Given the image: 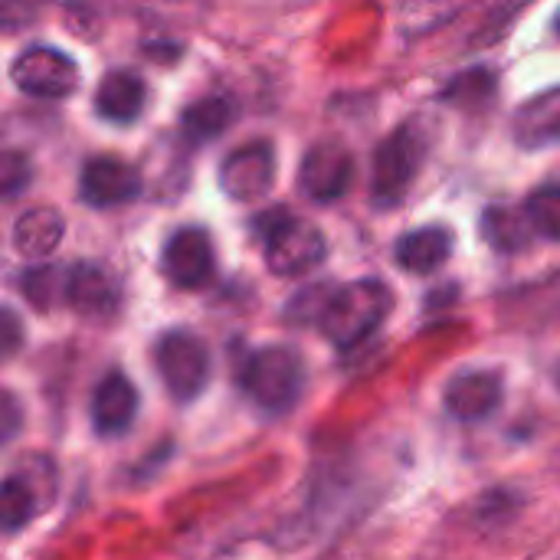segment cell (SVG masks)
<instances>
[{
    "label": "cell",
    "instance_id": "cell-1",
    "mask_svg": "<svg viewBox=\"0 0 560 560\" xmlns=\"http://www.w3.org/2000/svg\"><path fill=\"white\" fill-rule=\"evenodd\" d=\"M394 295L381 279H358L341 289H328L325 305L315 318L322 335L338 348H358L390 315Z\"/></svg>",
    "mask_w": 560,
    "mask_h": 560
},
{
    "label": "cell",
    "instance_id": "cell-2",
    "mask_svg": "<svg viewBox=\"0 0 560 560\" xmlns=\"http://www.w3.org/2000/svg\"><path fill=\"white\" fill-rule=\"evenodd\" d=\"M240 390L262 410V413H289L302 390H305V364L299 351L285 345H269L243 358L240 364Z\"/></svg>",
    "mask_w": 560,
    "mask_h": 560
},
{
    "label": "cell",
    "instance_id": "cell-3",
    "mask_svg": "<svg viewBox=\"0 0 560 560\" xmlns=\"http://www.w3.org/2000/svg\"><path fill=\"white\" fill-rule=\"evenodd\" d=\"M256 230L262 236L269 269L285 279L312 272L328 253L322 230L308 220L292 217L285 207H272L269 213H262L256 220Z\"/></svg>",
    "mask_w": 560,
    "mask_h": 560
},
{
    "label": "cell",
    "instance_id": "cell-4",
    "mask_svg": "<svg viewBox=\"0 0 560 560\" xmlns=\"http://www.w3.org/2000/svg\"><path fill=\"white\" fill-rule=\"evenodd\" d=\"M427 148H430L427 131L413 121L400 125L381 141L374 154V180H371V200L381 210L397 207L410 194L413 180L427 164Z\"/></svg>",
    "mask_w": 560,
    "mask_h": 560
},
{
    "label": "cell",
    "instance_id": "cell-5",
    "mask_svg": "<svg viewBox=\"0 0 560 560\" xmlns=\"http://www.w3.org/2000/svg\"><path fill=\"white\" fill-rule=\"evenodd\" d=\"M154 364L167 394L180 404L197 400L210 384V351L187 328H171L158 338Z\"/></svg>",
    "mask_w": 560,
    "mask_h": 560
},
{
    "label": "cell",
    "instance_id": "cell-6",
    "mask_svg": "<svg viewBox=\"0 0 560 560\" xmlns=\"http://www.w3.org/2000/svg\"><path fill=\"white\" fill-rule=\"evenodd\" d=\"M10 79L23 95L66 98L79 85V66L69 52H62L56 46H30L13 59Z\"/></svg>",
    "mask_w": 560,
    "mask_h": 560
},
{
    "label": "cell",
    "instance_id": "cell-7",
    "mask_svg": "<svg viewBox=\"0 0 560 560\" xmlns=\"http://www.w3.org/2000/svg\"><path fill=\"white\" fill-rule=\"evenodd\" d=\"M354 184V158L341 141H318L299 167V187L315 203L341 200Z\"/></svg>",
    "mask_w": 560,
    "mask_h": 560
},
{
    "label": "cell",
    "instance_id": "cell-8",
    "mask_svg": "<svg viewBox=\"0 0 560 560\" xmlns=\"http://www.w3.org/2000/svg\"><path fill=\"white\" fill-rule=\"evenodd\" d=\"M161 272L177 289H203L213 279V243L207 230H177L161 249Z\"/></svg>",
    "mask_w": 560,
    "mask_h": 560
},
{
    "label": "cell",
    "instance_id": "cell-9",
    "mask_svg": "<svg viewBox=\"0 0 560 560\" xmlns=\"http://www.w3.org/2000/svg\"><path fill=\"white\" fill-rule=\"evenodd\" d=\"M79 197L89 207H98V210L125 207V203L141 197V174H138V167L125 164L121 158H112V154L92 158L82 167Z\"/></svg>",
    "mask_w": 560,
    "mask_h": 560
},
{
    "label": "cell",
    "instance_id": "cell-10",
    "mask_svg": "<svg viewBox=\"0 0 560 560\" xmlns=\"http://www.w3.org/2000/svg\"><path fill=\"white\" fill-rule=\"evenodd\" d=\"M272 177H276V151L269 141H249V144L236 148L220 167V184L236 200L262 197L269 190Z\"/></svg>",
    "mask_w": 560,
    "mask_h": 560
},
{
    "label": "cell",
    "instance_id": "cell-11",
    "mask_svg": "<svg viewBox=\"0 0 560 560\" xmlns=\"http://www.w3.org/2000/svg\"><path fill=\"white\" fill-rule=\"evenodd\" d=\"M62 302L69 308H75L79 315H85V318H108V315L118 312L121 289H118L112 272L82 262V266L66 269V295H62Z\"/></svg>",
    "mask_w": 560,
    "mask_h": 560
},
{
    "label": "cell",
    "instance_id": "cell-12",
    "mask_svg": "<svg viewBox=\"0 0 560 560\" xmlns=\"http://www.w3.org/2000/svg\"><path fill=\"white\" fill-rule=\"evenodd\" d=\"M502 377L492 374V371H466L459 377H453L446 384V394H443V404L446 410L463 420V423H476V420H486L499 410L502 404Z\"/></svg>",
    "mask_w": 560,
    "mask_h": 560
},
{
    "label": "cell",
    "instance_id": "cell-13",
    "mask_svg": "<svg viewBox=\"0 0 560 560\" xmlns=\"http://www.w3.org/2000/svg\"><path fill=\"white\" fill-rule=\"evenodd\" d=\"M138 417V390L135 384L121 374L112 371L98 381L92 394V423L102 436H121Z\"/></svg>",
    "mask_w": 560,
    "mask_h": 560
},
{
    "label": "cell",
    "instance_id": "cell-14",
    "mask_svg": "<svg viewBox=\"0 0 560 560\" xmlns=\"http://www.w3.org/2000/svg\"><path fill=\"white\" fill-rule=\"evenodd\" d=\"M512 135L522 148L538 151L560 144V85L545 89L541 95L528 98L515 118H512Z\"/></svg>",
    "mask_w": 560,
    "mask_h": 560
},
{
    "label": "cell",
    "instance_id": "cell-15",
    "mask_svg": "<svg viewBox=\"0 0 560 560\" xmlns=\"http://www.w3.org/2000/svg\"><path fill=\"white\" fill-rule=\"evenodd\" d=\"M144 98H148L144 79L131 69H115L102 79V85L95 92V108L102 118H108L115 125H128L141 115Z\"/></svg>",
    "mask_w": 560,
    "mask_h": 560
},
{
    "label": "cell",
    "instance_id": "cell-16",
    "mask_svg": "<svg viewBox=\"0 0 560 560\" xmlns=\"http://www.w3.org/2000/svg\"><path fill=\"white\" fill-rule=\"evenodd\" d=\"M453 256V236L446 226H420L400 236L397 243V266L413 276L436 272Z\"/></svg>",
    "mask_w": 560,
    "mask_h": 560
},
{
    "label": "cell",
    "instance_id": "cell-17",
    "mask_svg": "<svg viewBox=\"0 0 560 560\" xmlns=\"http://www.w3.org/2000/svg\"><path fill=\"white\" fill-rule=\"evenodd\" d=\"M62 233H66V220H62L59 210H52V207H33L13 226V246L26 259H46L62 243Z\"/></svg>",
    "mask_w": 560,
    "mask_h": 560
},
{
    "label": "cell",
    "instance_id": "cell-18",
    "mask_svg": "<svg viewBox=\"0 0 560 560\" xmlns=\"http://www.w3.org/2000/svg\"><path fill=\"white\" fill-rule=\"evenodd\" d=\"M233 115H236V112H233V102H230V98L210 95V98H197V102L184 112L180 125H184V135H187L190 141H210V138H220V135L230 128Z\"/></svg>",
    "mask_w": 560,
    "mask_h": 560
},
{
    "label": "cell",
    "instance_id": "cell-19",
    "mask_svg": "<svg viewBox=\"0 0 560 560\" xmlns=\"http://www.w3.org/2000/svg\"><path fill=\"white\" fill-rule=\"evenodd\" d=\"M482 230H486V240L499 253H522L532 243V233H535L528 217H525V210H509V207L486 210Z\"/></svg>",
    "mask_w": 560,
    "mask_h": 560
},
{
    "label": "cell",
    "instance_id": "cell-20",
    "mask_svg": "<svg viewBox=\"0 0 560 560\" xmlns=\"http://www.w3.org/2000/svg\"><path fill=\"white\" fill-rule=\"evenodd\" d=\"M499 89V79H495V69L489 66H476L469 72H459L446 89H443V102L456 105V108H482L492 102Z\"/></svg>",
    "mask_w": 560,
    "mask_h": 560
},
{
    "label": "cell",
    "instance_id": "cell-21",
    "mask_svg": "<svg viewBox=\"0 0 560 560\" xmlns=\"http://www.w3.org/2000/svg\"><path fill=\"white\" fill-rule=\"evenodd\" d=\"M472 0H407L404 3V30L420 36L443 23H450L456 13H463Z\"/></svg>",
    "mask_w": 560,
    "mask_h": 560
},
{
    "label": "cell",
    "instance_id": "cell-22",
    "mask_svg": "<svg viewBox=\"0 0 560 560\" xmlns=\"http://www.w3.org/2000/svg\"><path fill=\"white\" fill-rule=\"evenodd\" d=\"M525 217L538 236L560 243V184L538 187L525 203Z\"/></svg>",
    "mask_w": 560,
    "mask_h": 560
},
{
    "label": "cell",
    "instance_id": "cell-23",
    "mask_svg": "<svg viewBox=\"0 0 560 560\" xmlns=\"http://www.w3.org/2000/svg\"><path fill=\"white\" fill-rule=\"evenodd\" d=\"M36 512L33 489L23 479L0 482V532H20Z\"/></svg>",
    "mask_w": 560,
    "mask_h": 560
},
{
    "label": "cell",
    "instance_id": "cell-24",
    "mask_svg": "<svg viewBox=\"0 0 560 560\" xmlns=\"http://www.w3.org/2000/svg\"><path fill=\"white\" fill-rule=\"evenodd\" d=\"M23 295L36 308H49V305L62 302V295H66V269L39 266V269L26 272L23 276Z\"/></svg>",
    "mask_w": 560,
    "mask_h": 560
},
{
    "label": "cell",
    "instance_id": "cell-25",
    "mask_svg": "<svg viewBox=\"0 0 560 560\" xmlns=\"http://www.w3.org/2000/svg\"><path fill=\"white\" fill-rule=\"evenodd\" d=\"M33 180V164L23 151H0V200L20 197Z\"/></svg>",
    "mask_w": 560,
    "mask_h": 560
},
{
    "label": "cell",
    "instance_id": "cell-26",
    "mask_svg": "<svg viewBox=\"0 0 560 560\" xmlns=\"http://www.w3.org/2000/svg\"><path fill=\"white\" fill-rule=\"evenodd\" d=\"M23 348V322L13 308L0 305V364Z\"/></svg>",
    "mask_w": 560,
    "mask_h": 560
},
{
    "label": "cell",
    "instance_id": "cell-27",
    "mask_svg": "<svg viewBox=\"0 0 560 560\" xmlns=\"http://www.w3.org/2000/svg\"><path fill=\"white\" fill-rule=\"evenodd\" d=\"M20 423H23V413H20V404L7 394H0V450L20 433Z\"/></svg>",
    "mask_w": 560,
    "mask_h": 560
},
{
    "label": "cell",
    "instance_id": "cell-28",
    "mask_svg": "<svg viewBox=\"0 0 560 560\" xmlns=\"http://www.w3.org/2000/svg\"><path fill=\"white\" fill-rule=\"evenodd\" d=\"M558 33H560V16H558Z\"/></svg>",
    "mask_w": 560,
    "mask_h": 560
}]
</instances>
